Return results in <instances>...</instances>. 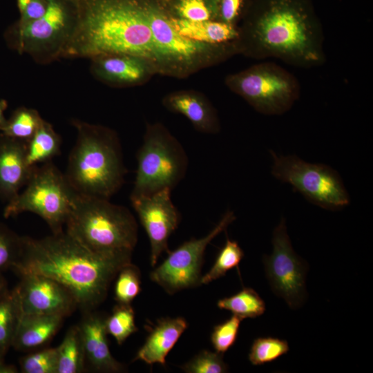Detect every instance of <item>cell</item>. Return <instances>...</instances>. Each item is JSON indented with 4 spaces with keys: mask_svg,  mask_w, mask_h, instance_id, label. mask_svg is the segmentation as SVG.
<instances>
[{
    "mask_svg": "<svg viewBox=\"0 0 373 373\" xmlns=\"http://www.w3.org/2000/svg\"><path fill=\"white\" fill-rule=\"evenodd\" d=\"M240 22L238 53L301 68L325 62L323 31L311 0H252Z\"/></svg>",
    "mask_w": 373,
    "mask_h": 373,
    "instance_id": "6da1fadb",
    "label": "cell"
},
{
    "mask_svg": "<svg viewBox=\"0 0 373 373\" xmlns=\"http://www.w3.org/2000/svg\"><path fill=\"white\" fill-rule=\"evenodd\" d=\"M130 263L95 254L62 231L39 239L22 236L21 254L12 270L19 276L38 274L61 283L86 313L104 300L112 281Z\"/></svg>",
    "mask_w": 373,
    "mask_h": 373,
    "instance_id": "7a4b0ae2",
    "label": "cell"
},
{
    "mask_svg": "<svg viewBox=\"0 0 373 373\" xmlns=\"http://www.w3.org/2000/svg\"><path fill=\"white\" fill-rule=\"evenodd\" d=\"M153 48L142 0H80L79 22L63 57L128 54L152 62Z\"/></svg>",
    "mask_w": 373,
    "mask_h": 373,
    "instance_id": "3957f363",
    "label": "cell"
},
{
    "mask_svg": "<svg viewBox=\"0 0 373 373\" xmlns=\"http://www.w3.org/2000/svg\"><path fill=\"white\" fill-rule=\"evenodd\" d=\"M77 137L64 174L79 194L110 199L122 186L125 168L119 138L102 126L73 121Z\"/></svg>",
    "mask_w": 373,
    "mask_h": 373,
    "instance_id": "277c9868",
    "label": "cell"
},
{
    "mask_svg": "<svg viewBox=\"0 0 373 373\" xmlns=\"http://www.w3.org/2000/svg\"><path fill=\"white\" fill-rule=\"evenodd\" d=\"M65 226V231L91 252L131 262L138 227L128 208L109 199L76 193Z\"/></svg>",
    "mask_w": 373,
    "mask_h": 373,
    "instance_id": "5b68a950",
    "label": "cell"
},
{
    "mask_svg": "<svg viewBox=\"0 0 373 373\" xmlns=\"http://www.w3.org/2000/svg\"><path fill=\"white\" fill-rule=\"evenodd\" d=\"M142 1L152 35V62L157 73L184 77L238 53L236 41L210 44L181 35L158 0Z\"/></svg>",
    "mask_w": 373,
    "mask_h": 373,
    "instance_id": "8992f818",
    "label": "cell"
},
{
    "mask_svg": "<svg viewBox=\"0 0 373 373\" xmlns=\"http://www.w3.org/2000/svg\"><path fill=\"white\" fill-rule=\"evenodd\" d=\"M80 0H48L44 14L26 23L16 21L4 34L8 46L35 61L48 64L63 57L76 30Z\"/></svg>",
    "mask_w": 373,
    "mask_h": 373,
    "instance_id": "52a82bcc",
    "label": "cell"
},
{
    "mask_svg": "<svg viewBox=\"0 0 373 373\" xmlns=\"http://www.w3.org/2000/svg\"><path fill=\"white\" fill-rule=\"evenodd\" d=\"M137 170L130 197L172 190L185 177L187 154L180 142L160 123L148 124L137 153Z\"/></svg>",
    "mask_w": 373,
    "mask_h": 373,
    "instance_id": "ba28073f",
    "label": "cell"
},
{
    "mask_svg": "<svg viewBox=\"0 0 373 373\" xmlns=\"http://www.w3.org/2000/svg\"><path fill=\"white\" fill-rule=\"evenodd\" d=\"M77 193L52 161L43 163L35 170L25 189L7 203L3 211L6 218L23 212L41 217L52 233L64 231Z\"/></svg>",
    "mask_w": 373,
    "mask_h": 373,
    "instance_id": "9c48e42d",
    "label": "cell"
},
{
    "mask_svg": "<svg viewBox=\"0 0 373 373\" xmlns=\"http://www.w3.org/2000/svg\"><path fill=\"white\" fill-rule=\"evenodd\" d=\"M224 82L232 92L264 115L285 113L300 95V85L296 77L271 62L258 64L230 74Z\"/></svg>",
    "mask_w": 373,
    "mask_h": 373,
    "instance_id": "30bf717a",
    "label": "cell"
},
{
    "mask_svg": "<svg viewBox=\"0 0 373 373\" xmlns=\"http://www.w3.org/2000/svg\"><path fill=\"white\" fill-rule=\"evenodd\" d=\"M271 174L292 186L309 202L325 209L337 211L350 202V195L338 173L324 164L308 163L296 155H277Z\"/></svg>",
    "mask_w": 373,
    "mask_h": 373,
    "instance_id": "8fae6325",
    "label": "cell"
},
{
    "mask_svg": "<svg viewBox=\"0 0 373 373\" xmlns=\"http://www.w3.org/2000/svg\"><path fill=\"white\" fill-rule=\"evenodd\" d=\"M236 220L233 211H227L215 227L201 238H191L175 250L150 274L151 280L173 294L200 285L201 267L207 245Z\"/></svg>",
    "mask_w": 373,
    "mask_h": 373,
    "instance_id": "7c38bea8",
    "label": "cell"
},
{
    "mask_svg": "<svg viewBox=\"0 0 373 373\" xmlns=\"http://www.w3.org/2000/svg\"><path fill=\"white\" fill-rule=\"evenodd\" d=\"M272 245L271 254L262 258L271 289L290 308H298L307 296L305 279L308 265L294 251L284 218L273 231Z\"/></svg>",
    "mask_w": 373,
    "mask_h": 373,
    "instance_id": "4fadbf2b",
    "label": "cell"
},
{
    "mask_svg": "<svg viewBox=\"0 0 373 373\" xmlns=\"http://www.w3.org/2000/svg\"><path fill=\"white\" fill-rule=\"evenodd\" d=\"M171 189H164L149 195L130 197L150 241L152 267L155 266L163 252L169 251V238L180 221V214L171 200Z\"/></svg>",
    "mask_w": 373,
    "mask_h": 373,
    "instance_id": "5bb4252c",
    "label": "cell"
},
{
    "mask_svg": "<svg viewBox=\"0 0 373 373\" xmlns=\"http://www.w3.org/2000/svg\"><path fill=\"white\" fill-rule=\"evenodd\" d=\"M15 288L20 315L66 317L78 307L73 294L56 280L42 275L25 274Z\"/></svg>",
    "mask_w": 373,
    "mask_h": 373,
    "instance_id": "9a60e30c",
    "label": "cell"
},
{
    "mask_svg": "<svg viewBox=\"0 0 373 373\" xmlns=\"http://www.w3.org/2000/svg\"><path fill=\"white\" fill-rule=\"evenodd\" d=\"M91 59V71L102 82L118 86L143 84L156 74L153 63L144 57L128 54H106Z\"/></svg>",
    "mask_w": 373,
    "mask_h": 373,
    "instance_id": "2e32d148",
    "label": "cell"
},
{
    "mask_svg": "<svg viewBox=\"0 0 373 373\" xmlns=\"http://www.w3.org/2000/svg\"><path fill=\"white\" fill-rule=\"evenodd\" d=\"M35 166L26 160V142L0 134V199L9 202L26 185Z\"/></svg>",
    "mask_w": 373,
    "mask_h": 373,
    "instance_id": "e0dca14e",
    "label": "cell"
},
{
    "mask_svg": "<svg viewBox=\"0 0 373 373\" xmlns=\"http://www.w3.org/2000/svg\"><path fill=\"white\" fill-rule=\"evenodd\" d=\"M105 318L97 313L86 312L78 326L86 359L97 371L118 372L124 365L112 356L108 344Z\"/></svg>",
    "mask_w": 373,
    "mask_h": 373,
    "instance_id": "ac0fdd59",
    "label": "cell"
},
{
    "mask_svg": "<svg viewBox=\"0 0 373 373\" xmlns=\"http://www.w3.org/2000/svg\"><path fill=\"white\" fill-rule=\"evenodd\" d=\"M162 104L169 111L186 117L200 132L220 131V122L215 108L205 97L197 92L181 90L170 93L164 97Z\"/></svg>",
    "mask_w": 373,
    "mask_h": 373,
    "instance_id": "d6986e66",
    "label": "cell"
},
{
    "mask_svg": "<svg viewBox=\"0 0 373 373\" xmlns=\"http://www.w3.org/2000/svg\"><path fill=\"white\" fill-rule=\"evenodd\" d=\"M187 327V321L183 317H168L158 320L134 360L142 361L150 365L155 363L164 365L166 356Z\"/></svg>",
    "mask_w": 373,
    "mask_h": 373,
    "instance_id": "ffe728a7",
    "label": "cell"
},
{
    "mask_svg": "<svg viewBox=\"0 0 373 373\" xmlns=\"http://www.w3.org/2000/svg\"><path fill=\"white\" fill-rule=\"evenodd\" d=\"M64 318L60 315H20L12 346L24 351L44 345L55 334Z\"/></svg>",
    "mask_w": 373,
    "mask_h": 373,
    "instance_id": "44dd1931",
    "label": "cell"
},
{
    "mask_svg": "<svg viewBox=\"0 0 373 373\" xmlns=\"http://www.w3.org/2000/svg\"><path fill=\"white\" fill-rule=\"evenodd\" d=\"M169 18L179 34L199 42L226 44L235 42L239 38L238 26L218 20L191 21L175 19L169 15Z\"/></svg>",
    "mask_w": 373,
    "mask_h": 373,
    "instance_id": "7402d4cb",
    "label": "cell"
},
{
    "mask_svg": "<svg viewBox=\"0 0 373 373\" xmlns=\"http://www.w3.org/2000/svg\"><path fill=\"white\" fill-rule=\"evenodd\" d=\"M61 140L52 124L45 121L26 142V160L28 165L35 166L39 163L52 161L60 153Z\"/></svg>",
    "mask_w": 373,
    "mask_h": 373,
    "instance_id": "603a6c76",
    "label": "cell"
},
{
    "mask_svg": "<svg viewBox=\"0 0 373 373\" xmlns=\"http://www.w3.org/2000/svg\"><path fill=\"white\" fill-rule=\"evenodd\" d=\"M85 353L78 326L71 327L57 347V373H78L84 369Z\"/></svg>",
    "mask_w": 373,
    "mask_h": 373,
    "instance_id": "cb8c5ba5",
    "label": "cell"
},
{
    "mask_svg": "<svg viewBox=\"0 0 373 373\" xmlns=\"http://www.w3.org/2000/svg\"><path fill=\"white\" fill-rule=\"evenodd\" d=\"M167 14L175 19L201 21L217 20V0H158Z\"/></svg>",
    "mask_w": 373,
    "mask_h": 373,
    "instance_id": "d4e9b609",
    "label": "cell"
},
{
    "mask_svg": "<svg viewBox=\"0 0 373 373\" xmlns=\"http://www.w3.org/2000/svg\"><path fill=\"white\" fill-rule=\"evenodd\" d=\"M221 309L230 311L242 319L254 318L264 314L266 306L262 298L253 289L245 287L236 294L223 298L217 303Z\"/></svg>",
    "mask_w": 373,
    "mask_h": 373,
    "instance_id": "484cf974",
    "label": "cell"
},
{
    "mask_svg": "<svg viewBox=\"0 0 373 373\" xmlns=\"http://www.w3.org/2000/svg\"><path fill=\"white\" fill-rule=\"evenodd\" d=\"M43 120L37 111L19 107L0 128L1 135L26 142L32 137Z\"/></svg>",
    "mask_w": 373,
    "mask_h": 373,
    "instance_id": "4316f807",
    "label": "cell"
},
{
    "mask_svg": "<svg viewBox=\"0 0 373 373\" xmlns=\"http://www.w3.org/2000/svg\"><path fill=\"white\" fill-rule=\"evenodd\" d=\"M15 289L0 298V354L4 356L12 343L20 316Z\"/></svg>",
    "mask_w": 373,
    "mask_h": 373,
    "instance_id": "83f0119b",
    "label": "cell"
},
{
    "mask_svg": "<svg viewBox=\"0 0 373 373\" xmlns=\"http://www.w3.org/2000/svg\"><path fill=\"white\" fill-rule=\"evenodd\" d=\"M243 257L244 251L238 242L227 238L213 265L207 274L201 277L200 285L209 284L224 276L228 271L238 267Z\"/></svg>",
    "mask_w": 373,
    "mask_h": 373,
    "instance_id": "f1b7e54d",
    "label": "cell"
},
{
    "mask_svg": "<svg viewBox=\"0 0 373 373\" xmlns=\"http://www.w3.org/2000/svg\"><path fill=\"white\" fill-rule=\"evenodd\" d=\"M107 334L111 335L119 345L137 331L135 313L130 304L118 303L112 314L105 319Z\"/></svg>",
    "mask_w": 373,
    "mask_h": 373,
    "instance_id": "f546056e",
    "label": "cell"
},
{
    "mask_svg": "<svg viewBox=\"0 0 373 373\" xmlns=\"http://www.w3.org/2000/svg\"><path fill=\"white\" fill-rule=\"evenodd\" d=\"M287 341L272 336L258 337L254 339L248 358L254 365L271 363L289 351Z\"/></svg>",
    "mask_w": 373,
    "mask_h": 373,
    "instance_id": "4dcf8cb0",
    "label": "cell"
},
{
    "mask_svg": "<svg viewBox=\"0 0 373 373\" xmlns=\"http://www.w3.org/2000/svg\"><path fill=\"white\" fill-rule=\"evenodd\" d=\"M115 299L119 304H131L141 291L140 274L131 263L123 267L116 276Z\"/></svg>",
    "mask_w": 373,
    "mask_h": 373,
    "instance_id": "1f68e13d",
    "label": "cell"
},
{
    "mask_svg": "<svg viewBox=\"0 0 373 373\" xmlns=\"http://www.w3.org/2000/svg\"><path fill=\"white\" fill-rule=\"evenodd\" d=\"M22 245V236L0 223V271L12 269L18 260Z\"/></svg>",
    "mask_w": 373,
    "mask_h": 373,
    "instance_id": "d6a6232c",
    "label": "cell"
},
{
    "mask_svg": "<svg viewBox=\"0 0 373 373\" xmlns=\"http://www.w3.org/2000/svg\"><path fill=\"white\" fill-rule=\"evenodd\" d=\"M180 367L186 373H224L228 371L223 354L208 350L200 352Z\"/></svg>",
    "mask_w": 373,
    "mask_h": 373,
    "instance_id": "836d02e7",
    "label": "cell"
},
{
    "mask_svg": "<svg viewBox=\"0 0 373 373\" xmlns=\"http://www.w3.org/2000/svg\"><path fill=\"white\" fill-rule=\"evenodd\" d=\"M23 373H57V347L47 348L20 359Z\"/></svg>",
    "mask_w": 373,
    "mask_h": 373,
    "instance_id": "e575fe53",
    "label": "cell"
},
{
    "mask_svg": "<svg viewBox=\"0 0 373 373\" xmlns=\"http://www.w3.org/2000/svg\"><path fill=\"white\" fill-rule=\"evenodd\" d=\"M242 320L233 314L229 319L213 327L211 342L216 352L224 354L234 345Z\"/></svg>",
    "mask_w": 373,
    "mask_h": 373,
    "instance_id": "d590c367",
    "label": "cell"
},
{
    "mask_svg": "<svg viewBox=\"0 0 373 373\" xmlns=\"http://www.w3.org/2000/svg\"><path fill=\"white\" fill-rule=\"evenodd\" d=\"M252 0H217V20L238 26Z\"/></svg>",
    "mask_w": 373,
    "mask_h": 373,
    "instance_id": "8d00e7d4",
    "label": "cell"
},
{
    "mask_svg": "<svg viewBox=\"0 0 373 373\" xmlns=\"http://www.w3.org/2000/svg\"><path fill=\"white\" fill-rule=\"evenodd\" d=\"M19 12V19L17 22L26 23L41 17L48 6V0H17Z\"/></svg>",
    "mask_w": 373,
    "mask_h": 373,
    "instance_id": "74e56055",
    "label": "cell"
},
{
    "mask_svg": "<svg viewBox=\"0 0 373 373\" xmlns=\"http://www.w3.org/2000/svg\"><path fill=\"white\" fill-rule=\"evenodd\" d=\"M17 372L16 367L6 364L3 361V356L0 354V373H15Z\"/></svg>",
    "mask_w": 373,
    "mask_h": 373,
    "instance_id": "f35d334b",
    "label": "cell"
},
{
    "mask_svg": "<svg viewBox=\"0 0 373 373\" xmlns=\"http://www.w3.org/2000/svg\"><path fill=\"white\" fill-rule=\"evenodd\" d=\"M8 107V103L4 99H0V128L5 124L6 118L4 115V111Z\"/></svg>",
    "mask_w": 373,
    "mask_h": 373,
    "instance_id": "ab89813d",
    "label": "cell"
},
{
    "mask_svg": "<svg viewBox=\"0 0 373 373\" xmlns=\"http://www.w3.org/2000/svg\"><path fill=\"white\" fill-rule=\"evenodd\" d=\"M8 291L6 281L0 274V298Z\"/></svg>",
    "mask_w": 373,
    "mask_h": 373,
    "instance_id": "60d3db41",
    "label": "cell"
}]
</instances>
